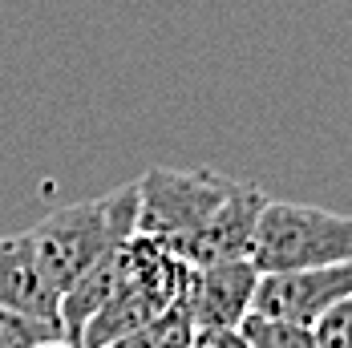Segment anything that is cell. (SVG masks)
<instances>
[{"label":"cell","instance_id":"5bb4252c","mask_svg":"<svg viewBox=\"0 0 352 348\" xmlns=\"http://www.w3.org/2000/svg\"><path fill=\"white\" fill-rule=\"evenodd\" d=\"M36 348H77V345L65 340V336H53V340H45V345H36Z\"/></svg>","mask_w":352,"mask_h":348},{"label":"cell","instance_id":"9c48e42d","mask_svg":"<svg viewBox=\"0 0 352 348\" xmlns=\"http://www.w3.org/2000/svg\"><path fill=\"white\" fill-rule=\"evenodd\" d=\"M195 336H199V328L190 320L186 300H175L166 312H158L150 324H142L138 332H130V336H122L106 348H195Z\"/></svg>","mask_w":352,"mask_h":348},{"label":"cell","instance_id":"8fae6325","mask_svg":"<svg viewBox=\"0 0 352 348\" xmlns=\"http://www.w3.org/2000/svg\"><path fill=\"white\" fill-rule=\"evenodd\" d=\"M53 336H61L57 324H45L36 316L0 308V348H36L45 340H53Z\"/></svg>","mask_w":352,"mask_h":348},{"label":"cell","instance_id":"7c38bea8","mask_svg":"<svg viewBox=\"0 0 352 348\" xmlns=\"http://www.w3.org/2000/svg\"><path fill=\"white\" fill-rule=\"evenodd\" d=\"M312 332H316L320 348H352V292L320 316L312 324Z\"/></svg>","mask_w":352,"mask_h":348},{"label":"cell","instance_id":"ba28073f","mask_svg":"<svg viewBox=\"0 0 352 348\" xmlns=\"http://www.w3.org/2000/svg\"><path fill=\"white\" fill-rule=\"evenodd\" d=\"M126 279H130V239L118 243L109 255H102V259L61 296V336L77 345L81 328L94 320V312L106 304Z\"/></svg>","mask_w":352,"mask_h":348},{"label":"cell","instance_id":"4fadbf2b","mask_svg":"<svg viewBox=\"0 0 352 348\" xmlns=\"http://www.w3.org/2000/svg\"><path fill=\"white\" fill-rule=\"evenodd\" d=\"M195 348H251V345L243 340L239 328H227V332H199Z\"/></svg>","mask_w":352,"mask_h":348},{"label":"cell","instance_id":"30bf717a","mask_svg":"<svg viewBox=\"0 0 352 348\" xmlns=\"http://www.w3.org/2000/svg\"><path fill=\"white\" fill-rule=\"evenodd\" d=\"M239 332H243V340L251 348H320L312 328L292 324V320H276V316H263V312H251L239 324Z\"/></svg>","mask_w":352,"mask_h":348},{"label":"cell","instance_id":"5b68a950","mask_svg":"<svg viewBox=\"0 0 352 348\" xmlns=\"http://www.w3.org/2000/svg\"><path fill=\"white\" fill-rule=\"evenodd\" d=\"M352 292V259L328 263V268H300V272H276L259 276L255 287V308L251 312L276 316L312 328L320 316L328 312L336 300Z\"/></svg>","mask_w":352,"mask_h":348},{"label":"cell","instance_id":"8992f818","mask_svg":"<svg viewBox=\"0 0 352 348\" xmlns=\"http://www.w3.org/2000/svg\"><path fill=\"white\" fill-rule=\"evenodd\" d=\"M255 287H259V268L251 259H227L211 268H195L182 300L199 332H227L251 316Z\"/></svg>","mask_w":352,"mask_h":348},{"label":"cell","instance_id":"3957f363","mask_svg":"<svg viewBox=\"0 0 352 348\" xmlns=\"http://www.w3.org/2000/svg\"><path fill=\"white\" fill-rule=\"evenodd\" d=\"M235 191V178L214 171H170L154 166L138 178V235H150L158 243H178L190 231L203 227L227 195Z\"/></svg>","mask_w":352,"mask_h":348},{"label":"cell","instance_id":"277c9868","mask_svg":"<svg viewBox=\"0 0 352 348\" xmlns=\"http://www.w3.org/2000/svg\"><path fill=\"white\" fill-rule=\"evenodd\" d=\"M263 207H267V195L255 182H235V191L203 219V227L190 231L186 239L170 243V251L190 268L251 259V243H255V227H259Z\"/></svg>","mask_w":352,"mask_h":348},{"label":"cell","instance_id":"52a82bcc","mask_svg":"<svg viewBox=\"0 0 352 348\" xmlns=\"http://www.w3.org/2000/svg\"><path fill=\"white\" fill-rule=\"evenodd\" d=\"M0 308L36 316L45 324L61 328V296L41 276L33 243H29V231L0 239Z\"/></svg>","mask_w":352,"mask_h":348},{"label":"cell","instance_id":"6da1fadb","mask_svg":"<svg viewBox=\"0 0 352 348\" xmlns=\"http://www.w3.org/2000/svg\"><path fill=\"white\" fill-rule=\"evenodd\" d=\"M134 231H138V182H126L109 191L106 199H85L53 210L49 219L29 227V243L45 283L57 296H65L102 255L126 243Z\"/></svg>","mask_w":352,"mask_h":348},{"label":"cell","instance_id":"7a4b0ae2","mask_svg":"<svg viewBox=\"0 0 352 348\" xmlns=\"http://www.w3.org/2000/svg\"><path fill=\"white\" fill-rule=\"evenodd\" d=\"M344 259H352V215L267 199L251 243V263L259 268V276L328 268Z\"/></svg>","mask_w":352,"mask_h":348}]
</instances>
